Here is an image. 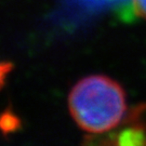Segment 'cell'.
<instances>
[{"mask_svg": "<svg viewBox=\"0 0 146 146\" xmlns=\"http://www.w3.org/2000/svg\"><path fill=\"white\" fill-rule=\"evenodd\" d=\"M68 108L80 129L93 134L110 132L127 114L125 94L118 82L94 75L81 79L72 89Z\"/></svg>", "mask_w": 146, "mask_h": 146, "instance_id": "cell-1", "label": "cell"}, {"mask_svg": "<svg viewBox=\"0 0 146 146\" xmlns=\"http://www.w3.org/2000/svg\"><path fill=\"white\" fill-rule=\"evenodd\" d=\"M20 125V121L17 119V117L14 116L12 113H5L2 116V120H1V127H2V131L5 133L8 132H12L17 129V127Z\"/></svg>", "mask_w": 146, "mask_h": 146, "instance_id": "cell-2", "label": "cell"}, {"mask_svg": "<svg viewBox=\"0 0 146 146\" xmlns=\"http://www.w3.org/2000/svg\"><path fill=\"white\" fill-rule=\"evenodd\" d=\"M133 7L137 15L146 20V0H133Z\"/></svg>", "mask_w": 146, "mask_h": 146, "instance_id": "cell-3", "label": "cell"}]
</instances>
